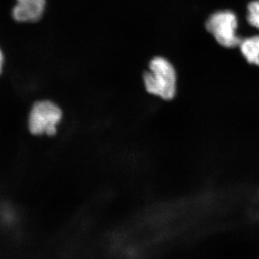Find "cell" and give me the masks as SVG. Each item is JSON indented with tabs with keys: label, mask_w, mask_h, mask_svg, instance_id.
Masks as SVG:
<instances>
[{
	"label": "cell",
	"mask_w": 259,
	"mask_h": 259,
	"mask_svg": "<svg viewBox=\"0 0 259 259\" xmlns=\"http://www.w3.org/2000/svg\"><path fill=\"white\" fill-rule=\"evenodd\" d=\"M150 71L144 74V82L148 93L171 100L176 93L177 76L169 61L156 57L149 64Z\"/></svg>",
	"instance_id": "cell-1"
},
{
	"label": "cell",
	"mask_w": 259,
	"mask_h": 259,
	"mask_svg": "<svg viewBox=\"0 0 259 259\" xmlns=\"http://www.w3.org/2000/svg\"><path fill=\"white\" fill-rule=\"evenodd\" d=\"M61 118V109L54 102L47 100L35 102L29 115V130L35 136H54Z\"/></svg>",
	"instance_id": "cell-2"
},
{
	"label": "cell",
	"mask_w": 259,
	"mask_h": 259,
	"mask_svg": "<svg viewBox=\"0 0 259 259\" xmlns=\"http://www.w3.org/2000/svg\"><path fill=\"white\" fill-rule=\"evenodd\" d=\"M237 27L236 15L231 11L214 13L206 23V28L218 44L226 48H234L241 44L242 40L236 33Z\"/></svg>",
	"instance_id": "cell-3"
},
{
	"label": "cell",
	"mask_w": 259,
	"mask_h": 259,
	"mask_svg": "<svg viewBox=\"0 0 259 259\" xmlns=\"http://www.w3.org/2000/svg\"><path fill=\"white\" fill-rule=\"evenodd\" d=\"M13 16L18 22H35L42 16L46 0H17Z\"/></svg>",
	"instance_id": "cell-4"
},
{
	"label": "cell",
	"mask_w": 259,
	"mask_h": 259,
	"mask_svg": "<svg viewBox=\"0 0 259 259\" xmlns=\"http://www.w3.org/2000/svg\"><path fill=\"white\" fill-rule=\"evenodd\" d=\"M240 48L242 54L249 64L259 66V36H253L242 40Z\"/></svg>",
	"instance_id": "cell-5"
},
{
	"label": "cell",
	"mask_w": 259,
	"mask_h": 259,
	"mask_svg": "<svg viewBox=\"0 0 259 259\" xmlns=\"http://www.w3.org/2000/svg\"><path fill=\"white\" fill-rule=\"evenodd\" d=\"M248 21L252 26L259 29V1L253 2L248 6Z\"/></svg>",
	"instance_id": "cell-6"
},
{
	"label": "cell",
	"mask_w": 259,
	"mask_h": 259,
	"mask_svg": "<svg viewBox=\"0 0 259 259\" xmlns=\"http://www.w3.org/2000/svg\"><path fill=\"white\" fill-rule=\"evenodd\" d=\"M3 59H4V57H3V53L0 50V74H1L2 67H3Z\"/></svg>",
	"instance_id": "cell-7"
}]
</instances>
